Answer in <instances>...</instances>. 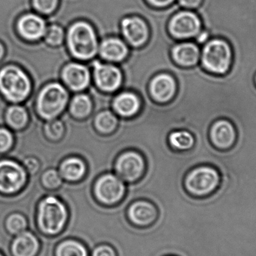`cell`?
Here are the masks:
<instances>
[{"label": "cell", "mask_w": 256, "mask_h": 256, "mask_svg": "<svg viewBox=\"0 0 256 256\" xmlns=\"http://www.w3.org/2000/svg\"><path fill=\"white\" fill-rule=\"evenodd\" d=\"M69 210L64 202L54 196L42 200L38 210L39 230L45 236H57L67 226Z\"/></svg>", "instance_id": "1"}, {"label": "cell", "mask_w": 256, "mask_h": 256, "mask_svg": "<svg viewBox=\"0 0 256 256\" xmlns=\"http://www.w3.org/2000/svg\"><path fill=\"white\" fill-rule=\"evenodd\" d=\"M67 45L72 56L80 61H90L98 52L97 34L90 24L78 22L68 32Z\"/></svg>", "instance_id": "2"}, {"label": "cell", "mask_w": 256, "mask_h": 256, "mask_svg": "<svg viewBox=\"0 0 256 256\" xmlns=\"http://www.w3.org/2000/svg\"><path fill=\"white\" fill-rule=\"evenodd\" d=\"M232 58V50L228 42L212 38L203 45L200 63L209 73L224 75L230 70Z\"/></svg>", "instance_id": "3"}, {"label": "cell", "mask_w": 256, "mask_h": 256, "mask_svg": "<svg viewBox=\"0 0 256 256\" xmlns=\"http://www.w3.org/2000/svg\"><path fill=\"white\" fill-rule=\"evenodd\" d=\"M220 184L219 172L210 166H200L185 176L184 186L194 198H204L215 192Z\"/></svg>", "instance_id": "4"}, {"label": "cell", "mask_w": 256, "mask_h": 256, "mask_svg": "<svg viewBox=\"0 0 256 256\" xmlns=\"http://www.w3.org/2000/svg\"><path fill=\"white\" fill-rule=\"evenodd\" d=\"M68 91L58 82L45 86L38 94L37 110L44 120H52L61 115L67 108Z\"/></svg>", "instance_id": "5"}, {"label": "cell", "mask_w": 256, "mask_h": 256, "mask_svg": "<svg viewBox=\"0 0 256 256\" xmlns=\"http://www.w3.org/2000/svg\"><path fill=\"white\" fill-rule=\"evenodd\" d=\"M127 186L124 180L114 173H105L94 182L92 196L103 207L114 208L124 201Z\"/></svg>", "instance_id": "6"}, {"label": "cell", "mask_w": 256, "mask_h": 256, "mask_svg": "<svg viewBox=\"0 0 256 256\" xmlns=\"http://www.w3.org/2000/svg\"><path fill=\"white\" fill-rule=\"evenodd\" d=\"M31 84L27 75L15 66H8L0 72V90L10 102H20L28 96Z\"/></svg>", "instance_id": "7"}, {"label": "cell", "mask_w": 256, "mask_h": 256, "mask_svg": "<svg viewBox=\"0 0 256 256\" xmlns=\"http://www.w3.org/2000/svg\"><path fill=\"white\" fill-rule=\"evenodd\" d=\"M146 171V160L137 150H127L118 155L114 164V171L128 184L141 178Z\"/></svg>", "instance_id": "8"}, {"label": "cell", "mask_w": 256, "mask_h": 256, "mask_svg": "<svg viewBox=\"0 0 256 256\" xmlns=\"http://www.w3.org/2000/svg\"><path fill=\"white\" fill-rule=\"evenodd\" d=\"M96 87L102 92L115 93L122 85L123 74L120 66L104 64L99 60L90 62Z\"/></svg>", "instance_id": "9"}, {"label": "cell", "mask_w": 256, "mask_h": 256, "mask_svg": "<svg viewBox=\"0 0 256 256\" xmlns=\"http://www.w3.org/2000/svg\"><path fill=\"white\" fill-rule=\"evenodd\" d=\"M126 216L128 222L138 228H147L154 225L159 216V210L150 200L138 198L128 206Z\"/></svg>", "instance_id": "10"}, {"label": "cell", "mask_w": 256, "mask_h": 256, "mask_svg": "<svg viewBox=\"0 0 256 256\" xmlns=\"http://www.w3.org/2000/svg\"><path fill=\"white\" fill-rule=\"evenodd\" d=\"M168 30L173 37L188 39L196 37L202 30L201 19L196 13L182 12L176 14L168 25Z\"/></svg>", "instance_id": "11"}, {"label": "cell", "mask_w": 256, "mask_h": 256, "mask_svg": "<svg viewBox=\"0 0 256 256\" xmlns=\"http://www.w3.org/2000/svg\"><path fill=\"white\" fill-rule=\"evenodd\" d=\"M63 82L70 91L80 92L91 84V73L88 66L76 62H69L60 73Z\"/></svg>", "instance_id": "12"}, {"label": "cell", "mask_w": 256, "mask_h": 256, "mask_svg": "<svg viewBox=\"0 0 256 256\" xmlns=\"http://www.w3.org/2000/svg\"><path fill=\"white\" fill-rule=\"evenodd\" d=\"M177 84L171 74L160 72L149 81L148 92L150 97L158 104H167L176 96Z\"/></svg>", "instance_id": "13"}, {"label": "cell", "mask_w": 256, "mask_h": 256, "mask_svg": "<svg viewBox=\"0 0 256 256\" xmlns=\"http://www.w3.org/2000/svg\"><path fill=\"white\" fill-rule=\"evenodd\" d=\"M26 180L24 168L16 162L9 160L0 162V191L13 194L20 189Z\"/></svg>", "instance_id": "14"}, {"label": "cell", "mask_w": 256, "mask_h": 256, "mask_svg": "<svg viewBox=\"0 0 256 256\" xmlns=\"http://www.w3.org/2000/svg\"><path fill=\"white\" fill-rule=\"evenodd\" d=\"M209 137L215 148L220 150H228L236 143L237 132L231 121L220 118L212 124L209 131Z\"/></svg>", "instance_id": "15"}, {"label": "cell", "mask_w": 256, "mask_h": 256, "mask_svg": "<svg viewBox=\"0 0 256 256\" xmlns=\"http://www.w3.org/2000/svg\"><path fill=\"white\" fill-rule=\"evenodd\" d=\"M16 28L18 34L22 38L30 42H36L44 37L46 25L42 16L32 12H27L18 18Z\"/></svg>", "instance_id": "16"}, {"label": "cell", "mask_w": 256, "mask_h": 256, "mask_svg": "<svg viewBox=\"0 0 256 256\" xmlns=\"http://www.w3.org/2000/svg\"><path fill=\"white\" fill-rule=\"evenodd\" d=\"M121 26L124 38L134 48H140L148 39V28L141 18L136 16L124 18Z\"/></svg>", "instance_id": "17"}, {"label": "cell", "mask_w": 256, "mask_h": 256, "mask_svg": "<svg viewBox=\"0 0 256 256\" xmlns=\"http://www.w3.org/2000/svg\"><path fill=\"white\" fill-rule=\"evenodd\" d=\"M141 106L140 97L135 92L124 90L114 96L111 108L118 116L130 118L138 114Z\"/></svg>", "instance_id": "18"}, {"label": "cell", "mask_w": 256, "mask_h": 256, "mask_svg": "<svg viewBox=\"0 0 256 256\" xmlns=\"http://www.w3.org/2000/svg\"><path fill=\"white\" fill-rule=\"evenodd\" d=\"M171 56L178 66L191 68L200 64L201 50L197 44L182 42L177 44L171 49Z\"/></svg>", "instance_id": "19"}, {"label": "cell", "mask_w": 256, "mask_h": 256, "mask_svg": "<svg viewBox=\"0 0 256 256\" xmlns=\"http://www.w3.org/2000/svg\"><path fill=\"white\" fill-rule=\"evenodd\" d=\"M99 54L102 60L111 62H122L128 58L129 48L118 38H108L100 44Z\"/></svg>", "instance_id": "20"}, {"label": "cell", "mask_w": 256, "mask_h": 256, "mask_svg": "<svg viewBox=\"0 0 256 256\" xmlns=\"http://www.w3.org/2000/svg\"><path fill=\"white\" fill-rule=\"evenodd\" d=\"M85 161L78 156H69L62 161L58 166V172L66 182H80L86 173Z\"/></svg>", "instance_id": "21"}, {"label": "cell", "mask_w": 256, "mask_h": 256, "mask_svg": "<svg viewBox=\"0 0 256 256\" xmlns=\"http://www.w3.org/2000/svg\"><path fill=\"white\" fill-rule=\"evenodd\" d=\"M40 244L37 238L28 232L18 234L12 244V254L14 256H36Z\"/></svg>", "instance_id": "22"}, {"label": "cell", "mask_w": 256, "mask_h": 256, "mask_svg": "<svg viewBox=\"0 0 256 256\" xmlns=\"http://www.w3.org/2000/svg\"><path fill=\"white\" fill-rule=\"evenodd\" d=\"M94 118L93 124L96 130L102 134H110L114 132L118 126V117L110 109L98 111L93 106Z\"/></svg>", "instance_id": "23"}, {"label": "cell", "mask_w": 256, "mask_h": 256, "mask_svg": "<svg viewBox=\"0 0 256 256\" xmlns=\"http://www.w3.org/2000/svg\"><path fill=\"white\" fill-rule=\"evenodd\" d=\"M69 114L78 120H84L91 115L93 111V102L91 96L86 93L75 94L69 104Z\"/></svg>", "instance_id": "24"}, {"label": "cell", "mask_w": 256, "mask_h": 256, "mask_svg": "<svg viewBox=\"0 0 256 256\" xmlns=\"http://www.w3.org/2000/svg\"><path fill=\"white\" fill-rule=\"evenodd\" d=\"M55 256H90V254L82 242L69 238L58 244L55 249Z\"/></svg>", "instance_id": "25"}, {"label": "cell", "mask_w": 256, "mask_h": 256, "mask_svg": "<svg viewBox=\"0 0 256 256\" xmlns=\"http://www.w3.org/2000/svg\"><path fill=\"white\" fill-rule=\"evenodd\" d=\"M194 142V135L188 130L172 131L168 136V143L174 150H190L192 148Z\"/></svg>", "instance_id": "26"}, {"label": "cell", "mask_w": 256, "mask_h": 256, "mask_svg": "<svg viewBox=\"0 0 256 256\" xmlns=\"http://www.w3.org/2000/svg\"><path fill=\"white\" fill-rule=\"evenodd\" d=\"M8 122L14 128L24 127L28 120V116L24 108L21 106H14L9 108L6 115Z\"/></svg>", "instance_id": "27"}, {"label": "cell", "mask_w": 256, "mask_h": 256, "mask_svg": "<svg viewBox=\"0 0 256 256\" xmlns=\"http://www.w3.org/2000/svg\"><path fill=\"white\" fill-rule=\"evenodd\" d=\"M66 128L61 120H49L44 126L45 135L52 141H58L64 135Z\"/></svg>", "instance_id": "28"}, {"label": "cell", "mask_w": 256, "mask_h": 256, "mask_svg": "<svg viewBox=\"0 0 256 256\" xmlns=\"http://www.w3.org/2000/svg\"><path fill=\"white\" fill-rule=\"evenodd\" d=\"M44 37L45 42L50 46H60L64 40V31L60 26L52 24L46 27Z\"/></svg>", "instance_id": "29"}, {"label": "cell", "mask_w": 256, "mask_h": 256, "mask_svg": "<svg viewBox=\"0 0 256 256\" xmlns=\"http://www.w3.org/2000/svg\"><path fill=\"white\" fill-rule=\"evenodd\" d=\"M42 184L48 190H57L61 188L63 184L62 178L56 168L46 170L42 176Z\"/></svg>", "instance_id": "30"}, {"label": "cell", "mask_w": 256, "mask_h": 256, "mask_svg": "<svg viewBox=\"0 0 256 256\" xmlns=\"http://www.w3.org/2000/svg\"><path fill=\"white\" fill-rule=\"evenodd\" d=\"M6 225L9 232L13 234H19L25 231L27 222L22 215L15 214L8 218Z\"/></svg>", "instance_id": "31"}, {"label": "cell", "mask_w": 256, "mask_h": 256, "mask_svg": "<svg viewBox=\"0 0 256 256\" xmlns=\"http://www.w3.org/2000/svg\"><path fill=\"white\" fill-rule=\"evenodd\" d=\"M57 4L58 0H32V8L44 14H49L54 12Z\"/></svg>", "instance_id": "32"}, {"label": "cell", "mask_w": 256, "mask_h": 256, "mask_svg": "<svg viewBox=\"0 0 256 256\" xmlns=\"http://www.w3.org/2000/svg\"><path fill=\"white\" fill-rule=\"evenodd\" d=\"M91 256H118V254L114 246L104 244L94 248Z\"/></svg>", "instance_id": "33"}, {"label": "cell", "mask_w": 256, "mask_h": 256, "mask_svg": "<svg viewBox=\"0 0 256 256\" xmlns=\"http://www.w3.org/2000/svg\"><path fill=\"white\" fill-rule=\"evenodd\" d=\"M12 136L8 130L0 129V152H6L12 146Z\"/></svg>", "instance_id": "34"}, {"label": "cell", "mask_w": 256, "mask_h": 256, "mask_svg": "<svg viewBox=\"0 0 256 256\" xmlns=\"http://www.w3.org/2000/svg\"><path fill=\"white\" fill-rule=\"evenodd\" d=\"M180 6L188 8H197L202 2V0H178Z\"/></svg>", "instance_id": "35"}, {"label": "cell", "mask_w": 256, "mask_h": 256, "mask_svg": "<svg viewBox=\"0 0 256 256\" xmlns=\"http://www.w3.org/2000/svg\"><path fill=\"white\" fill-rule=\"evenodd\" d=\"M210 36L206 30H202L200 32L196 37L197 44L204 45L208 40H210Z\"/></svg>", "instance_id": "36"}, {"label": "cell", "mask_w": 256, "mask_h": 256, "mask_svg": "<svg viewBox=\"0 0 256 256\" xmlns=\"http://www.w3.org/2000/svg\"><path fill=\"white\" fill-rule=\"evenodd\" d=\"M152 6L158 7H164L172 2L174 0H148Z\"/></svg>", "instance_id": "37"}, {"label": "cell", "mask_w": 256, "mask_h": 256, "mask_svg": "<svg viewBox=\"0 0 256 256\" xmlns=\"http://www.w3.org/2000/svg\"><path fill=\"white\" fill-rule=\"evenodd\" d=\"M3 54H4V48H3V45L0 43V58L2 56Z\"/></svg>", "instance_id": "38"}, {"label": "cell", "mask_w": 256, "mask_h": 256, "mask_svg": "<svg viewBox=\"0 0 256 256\" xmlns=\"http://www.w3.org/2000/svg\"><path fill=\"white\" fill-rule=\"evenodd\" d=\"M255 84H256V75H255Z\"/></svg>", "instance_id": "39"}, {"label": "cell", "mask_w": 256, "mask_h": 256, "mask_svg": "<svg viewBox=\"0 0 256 256\" xmlns=\"http://www.w3.org/2000/svg\"><path fill=\"white\" fill-rule=\"evenodd\" d=\"M0 256H2V255H0Z\"/></svg>", "instance_id": "40"}]
</instances>
